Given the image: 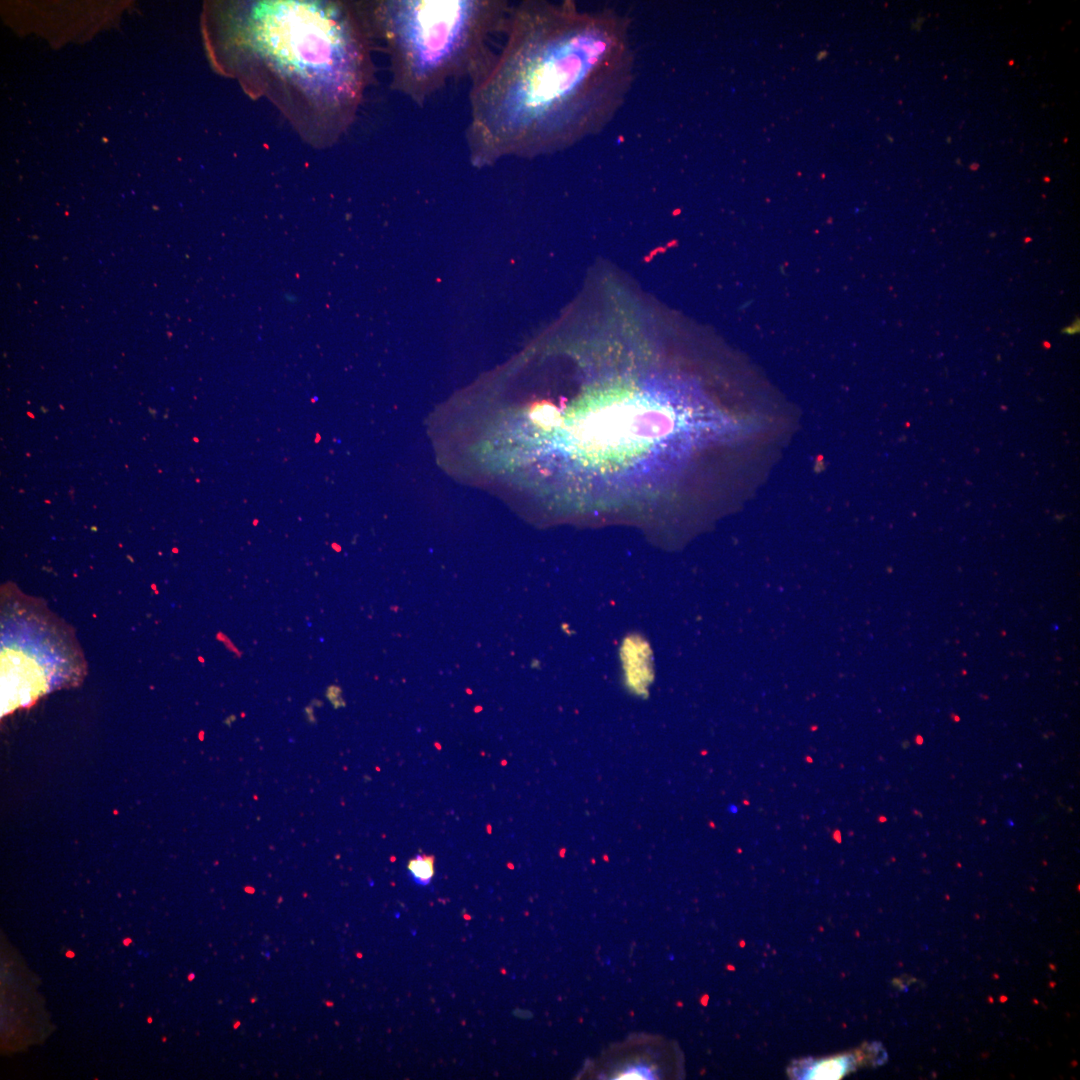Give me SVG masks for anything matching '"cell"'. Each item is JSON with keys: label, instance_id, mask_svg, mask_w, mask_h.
Returning a JSON list of instances; mask_svg holds the SVG:
<instances>
[{"label": "cell", "instance_id": "6da1fadb", "mask_svg": "<svg viewBox=\"0 0 1080 1080\" xmlns=\"http://www.w3.org/2000/svg\"><path fill=\"white\" fill-rule=\"evenodd\" d=\"M504 43L471 83L465 130L473 166L565 150L601 131L633 80L629 19L573 1L512 4Z\"/></svg>", "mask_w": 1080, "mask_h": 1080}, {"label": "cell", "instance_id": "7a4b0ae2", "mask_svg": "<svg viewBox=\"0 0 1080 1080\" xmlns=\"http://www.w3.org/2000/svg\"><path fill=\"white\" fill-rule=\"evenodd\" d=\"M242 26L247 65L309 105L327 106L341 130L350 124L372 76L374 36L362 2L254 3Z\"/></svg>", "mask_w": 1080, "mask_h": 1080}, {"label": "cell", "instance_id": "3957f363", "mask_svg": "<svg viewBox=\"0 0 1080 1080\" xmlns=\"http://www.w3.org/2000/svg\"><path fill=\"white\" fill-rule=\"evenodd\" d=\"M374 37L390 57L392 86L422 107L449 80L471 83L491 66L495 34H504L506 0L364 2Z\"/></svg>", "mask_w": 1080, "mask_h": 1080}, {"label": "cell", "instance_id": "277c9868", "mask_svg": "<svg viewBox=\"0 0 1080 1080\" xmlns=\"http://www.w3.org/2000/svg\"><path fill=\"white\" fill-rule=\"evenodd\" d=\"M36 614L35 632L15 633L10 635L2 631V682L5 690L28 693V699H32V693L42 691L40 687L47 684L48 678H52L56 671H63L67 666H74L75 661H70L69 650L71 647L66 640L69 636L61 626L45 615L42 625V617ZM27 625V624H26ZM28 629V626H27ZM75 650V649H74ZM70 655H77L71 653ZM77 658V657H72ZM13 690V691H14ZM19 691V692H20Z\"/></svg>", "mask_w": 1080, "mask_h": 1080}, {"label": "cell", "instance_id": "5b68a950", "mask_svg": "<svg viewBox=\"0 0 1080 1080\" xmlns=\"http://www.w3.org/2000/svg\"><path fill=\"white\" fill-rule=\"evenodd\" d=\"M857 1060L855 1055L845 1054L803 1061L792 1068V1075L797 1079H840L856 1067Z\"/></svg>", "mask_w": 1080, "mask_h": 1080}, {"label": "cell", "instance_id": "8992f818", "mask_svg": "<svg viewBox=\"0 0 1080 1080\" xmlns=\"http://www.w3.org/2000/svg\"><path fill=\"white\" fill-rule=\"evenodd\" d=\"M407 871L412 881L419 886L429 885L435 875V856L420 853L409 859Z\"/></svg>", "mask_w": 1080, "mask_h": 1080}]
</instances>
